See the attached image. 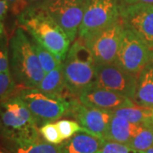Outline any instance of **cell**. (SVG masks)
I'll use <instances>...</instances> for the list:
<instances>
[{"label":"cell","mask_w":153,"mask_h":153,"mask_svg":"<svg viewBox=\"0 0 153 153\" xmlns=\"http://www.w3.org/2000/svg\"><path fill=\"white\" fill-rule=\"evenodd\" d=\"M120 20L125 27L130 29L153 51V4H123Z\"/></svg>","instance_id":"obj_11"},{"label":"cell","mask_w":153,"mask_h":153,"mask_svg":"<svg viewBox=\"0 0 153 153\" xmlns=\"http://www.w3.org/2000/svg\"><path fill=\"white\" fill-rule=\"evenodd\" d=\"M142 128L141 124L132 123L113 115L107 127L104 140L127 145Z\"/></svg>","instance_id":"obj_15"},{"label":"cell","mask_w":153,"mask_h":153,"mask_svg":"<svg viewBox=\"0 0 153 153\" xmlns=\"http://www.w3.org/2000/svg\"><path fill=\"white\" fill-rule=\"evenodd\" d=\"M16 94L27 105L38 125L58 120L68 115L71 100L75 95L65 96L43 92L37 88H20Z\"/></svg>","instance_id":"obj_5"},{"label":"cell","mask_w":153,"mask_h":153,"mask_svg":"<svg viewBox=\"0 0 153 153\" xmlns=\"http://www.w3.org/2000/svg\"><path fill=\"white\" fill-rule=\"evenodd\" d=\"M153 59V51L130 29L123 26L120 46L115 64L134 76Z\"/></svg>","instance_id":"obj_6"},{"label":"cell","mask_w":153,"mask_h":153,"mask_svg":"<svg viewBox=\"0 0 153 153\" xmlns=\"http://www.w3.org/2000/svg\"><path fill=\"white\" fill-rule=\"evenodd\" d=\"M73 42L84 14L85 0H44L38 4Z\"/></svg>","instance_id":"obj_9"},{"label":"cell","mask_w":153,"mask_h":153,"mask_svg":"<svg viewBox=\"0 0 153 153\" xmlns=\"http://www.w3.org/2000/svg\"><path fill=\"white\" fill-rule=\"evenodd\" d=\"M78 99L85 106L106 111L135 105L131 99L95 85L82 91Z\"/></svg>","instance_id":"obj_13"},{"label":"cell","mask_w":153,"mask_h":153,"mask_svg":"<svg viewBox=\"0 0 153 153\" xmlns=\"http://www.w3.org/2000/svg\"><path fill=\"white\" fill-rule=\"evenodd\" d=\"M31 41L33 44V49L35 50V53L37 54L39 62L41 64L42 68L44 69L45 74L57 68L62 64V62L58 60L53 53H51L49 50H48L41 44H39L37 40H35L32 37H31Z\"/></svg>","instance_id":"obj_20"},{"label":"cell","mask_w":153,"mask_h":153,"mask_svg":"<svg viewBox=\"0 0 153 153\" xmlns=\"http://www.w3.org/2000/svg\"><path fill=\"white\" fill-rule=\"evenodd\" d=\"M68 115L73 116L87 133L101 140H104L107 127L113 116L111 111L85 106L76 97L71 99Z\"/></svg>","instance_id":"obj_12"},{"label":"cell","mask_w":153,"mask_h":153,"mask_svg":"<svg viewBox=\"0 0 153 153\" xmlns=\"http://www.w3.org/2000/svg\"><path fill=\"white\" fill-rule=\"evenodd\" d=\"M9 4L7 3V0H0V22L4 20L5 17L6 13L9 10Z\"/></svg>","instance_id":"obj_28"},{"label":"cell","mask_w":153,"mask_h":153,"mask_svg":"<svg viewBox=\"0 0 153 153\" xmlns=\"http://www.w3.org/2000/svg\"><path fill=\"white\" fill-rule=\"evenodd\" d=\"M10 10L13 14L19 16L28 7L27 0H7Z\"/></svg>","instance_id":"obj_27"},{"label":"cell","mask_w":153,"mask_h":153,"mask_svg":"<svg viewBox=\"0 0 153 153\" xmlns=\"http://www.w3.org/2000/svg\"><path fill=\"white\" fill-rule=\"evenodd\" d=\"M94 85L119 94L134 100L136 92L137 76L121 69L115 63L95 65Z\"/></svg>","instance_id":"obj_10"},{"label":"cell","mask_w":153,"mask_h":153,"mask_svg":"<svg viewBox=\"0 0 153 153\" xmlns=\"http://www.w3.org/2000/svg\"><path fill=\"white\" fill-rule=\"evenodd\" d=\"M129 147L125 144L103 140L100 152L101 153H128Z\"/></svg>","instance_id":"obj_25"},{"label":"cell","mask_w":153,"mask_h":153,"mask_svg":"<svg viewBox=\"0 0 153 153\" xmlns=\"http://www.w3.org/2000/svg\"><path fill=\"white\" fill-rule=\"evenodd\" d=\"M10 70L20 88H37L45 72L25 30L17 28L9 43Z\"/></svg>","instance_id":"obj_2"},{"label":"cell","mask_w":153,"mask_h":153,"mask_svg":"<svg viewBox=\"0 0 153 153\" xmlns=\"http://www.w3.org/2000/svg\"><path fill=\"white\" fill-rule=\"evenodd\" d=\"M15 153H59L58 146L45 141L41 138L33 141L16 143Z\"/></svg>","instance_id":"obj_19"},{"label":"cell","mask_w":153,"mask_h":153,"mask_svg":"<svg viewBox=\"0 0 153 153\" xmlns=\"http://www.w3.org/2000/svg\"><path fill=\"white\" fill-rule=\"evenodd\" d=\"M123 25L120 17L107 27L82 39L90 50L95 65L114 63L120 46Z\"/></svg>","instance_id":"obj_7"},{"label":"cell","mask_w":153,"mask_h":153,"mask_svg":"<svg viewBox=\"0 0 153 153\" xmlns=\"http://www.w3.org/2000/svg\"><path fill=\"white\" fill-rule=\"evenodd\" d=\"M152 118H153V114H152Z\"/></svg>","instance_id":"obj_35"},{"label":"cell","mask_w":153,"mask_h":153,"mask_svg":"<svg viewBox=\"0 0 153 153\" xmlns=\"http://www.w3.org/2000/svg\"><path fill=\"white\" fill-rule=\"evenodd\" d=\"M10 71L9 47L4 35L0 39V71Z\"/></svg>","instance_id":"obj_26"},{"label":"cell","mask_w":153,"mask_h":153,"mask_svg":"<svg viewBox=\"0 0 153 153\" xmlns=\"http://www.w3.org/2000/svg\"><path fill=\"white\" fill-rule=\"evenodd\" d=\"M18 22L32 38L63 62L71 46V40L63 29L40 6H28L18 16Z\"/></svg>","instance_id":"obj_1"},{"label":"cell","mask_w":153,"mask_h":153,"mask_svg":"<svg viewBox=\"0 0 153 153\" xmlns=\"http://www.w3.org/2000/svg\"><path fill=\"white\" fill-rule=\"evenodd\" d=\"M112 115L128 121L134 124L147 125L153 122V108L134 105L111 111Z\"/></svg>","instance_id":"obj_18"},{"label":"cell","mask_w":153,"mask_h":153,"mask_svg":"<svg viewBox=\"0 0 153 153\" xmlns=\"http://www.w3.org/2000/svg\"><path fill=\"white\" fill-rule=\"evenodd\" d=\"M37 88L45 93L65 96L68 93V90L66 87L62 64L57 68L46 73L43 80L39 82Z\"/></svg>","instance_id":"obj_17"},{"label":"cell","mask_w":153,"mask_h":153,"mask_svg":"<svg viewBox=\"0 0 153 153\" xmlns=\"http://www.w3.org/2000/svg\"><path fill=\"white\" fill-rule=\"evenodd\" d=\"M4 25L2 22H0V39L4 36Z\"/></svg>","instance_id":"obj_31"},{"label":"cell","mask_w":153,"mask_h":153,"mask_svg":"<svg viewBox=\"0 0 153 153\" xmlns=\"http://www.w3.org/2000/svg\"><path fill=\"white\" fill-rule=\"evenodd\" d=\"M102 141L103 140L82 129L59 144V153H96L101 147Z\"/></svg>","instance_id":"obj_14"},{"label":"cell","mask_w":153,"mask_h":153,"mask_svg":"<svg viewBox=\"0 0 153 153\" xmlns=\"http://www.w3.org/2000/svg\"><path fill=\"white\" fill-rule=\"evenodd\" d=\"M123 4V0H85L79 38L83 39L117 21Z\"/></svg>","instance_id":"obj_8"},{"label":"cell","mask_w":153,"mask_h":153,"mask_svg":"<svg viewBox=\"0 0 153 153\" xmlns=\"http://www.w3.org/2000/svg\"><path fill=\"white\" fill-rule=\"evenodd\" d=\"M128 153H136V151L135 150H134V149H129L128 150Z\"/></svg>","instance_id":"obj_34"},{"label":"cell","mask_w":153,"mask_h":153,"mask_svg":"<svg viewBox=\"0 0 153 153\" xmlns=\"http://www.w3.org/2000/svg\"><path fill=\"white\" fill-rule=\"evenodd\" d=\"M55 125L60 132V136L63 139V140L71 138L76 133L83 129L77 122L68 119H61L57 121L55 123Z\"/></svg>","instance_id":"obj_24"},{"label":"cell","mask_w":153,"mask_h":153,"mask_svg":"<svg viewBox=\"0 0 153 153\" xmlns=\"http://www.w3.org/2000/svg\"><path fill=\"white\" fill-rule=\"evenodd\" d=\"M129 149L146 152L153 146V123L143 125V128L127 144Z\"/></svg>","instance_id":"obj_21"},{"label":"cell","mask_w":153,"mask_h":153,"mask_svg":"<svg viewBox=\"0 0 153 153\" xmlns=\"http://www.w3.org/2000/svg\"><path fill=\"white\" fill-rule=\"evenodd\" d=\"M62 70L68 92L78 96L96 81L95 62L82 39L73 41L62 62Z\"/></svg>","instance_id":"obj_4"},{"label":"cell","mask_w":153,"mask_h":153,"mask_svg":"<svg viewBox=\"0 0 153 153\" xmlns=\"http://www.w3.org/2000/svg\"><path fill=\"white\" fill-rule=\"evenodd\" d=\"M19 88L10 70L0 71V102L16 95Z\"/></svg>","instance_id":"obj_22"},{"label":"cell","mask_w":153,"mask_h":153,"mask_svg":"<svg viewBox=\"0 0 153 153\" xmlns=\"http://www.w3.org/2000/svg\"><path fill=\"white\" fill-rule=\"evenodd\" d=\"M0 134L15 144L41 138L33 114L17 94L0 102Z\"/></svg>","instance_id":"obj_3"},{"label":"cell","mask_w":153,"mask_h":153,"mask_svg":"<svg viewBox=\"0 0 153 153\" xmlns=\"http://www.w3.org/2000/svg\"><path fill=\"white\" fill-rule=\"evenodd\" d=\"M38 131L44 140L50 144L59 145L63 141L55 123H53L52 122L43 124L38 128Z\"/></svg>","instance_id":"obj_23"},{"label":"cell","mask_w":153,"mask_h":153,"mask_svg":"<svg viewBox=\"0 0 153 153\" xmlns=\"http://www.w3.org/2000/svg\"><path fill=\"white\" fill-rule=\"evenodd\" d=\"M126 4H153V0H123Z\"/></svg>","instance_id":"obj_29"},{"label":"cell","mask_w":153,"mask_h":153,"mask_svg":"<svg viewBox=\"0 0 153 153\" xmlns=\"http://www.w3.org/2000/svg\"><path fill=\"white\" fill-rule=\"evenodd\" d=\"M42 1H44V0H27L28 6L32 5V4H38V3H40Z\"/></svg>","instance_id":"obj_30"},{"label":"cell","mask_w":153,"mask_h":153,"mask_svg":"<svg viewBox=\"0 0 153 153\" xmlns=\"http://www.w3.org/2000/svg\"><path fill=\"white\" fill-rule=\"evenodd\" d=\"M134 101L137 105L153 108V59L144 66L137 76Z\"/></svg>","instance_id":"obj_16"},{"label":"cell","mask_w":153,"mask_h":153,"mask_svg":"<svg viewBox=\"0 0 153 153\" xmlns=\"http://www.w3.org/2000/svg\"><path fill=\"white\" fill-rule=\"evenodd\" d=\"M145 152L146 153H153V146H152L151 148H149V149H148V150H146Z\"/></svg>","instance_id":"obj_33"},{"label":"cell","mask_w":153,"mask_h":153,"mask_svg":"<svg viewBox=\"0 0 153 153\" xmlns=\"http://www.w3.org/2000/svg\"><path fill=\"white\" fill-rule=\"evenodd\" d=\"M0 153H10V152H9L7 150H5L4 148H2V147H0Z\"/></svg>","instance_id":"obj_32"}]
</instances>
